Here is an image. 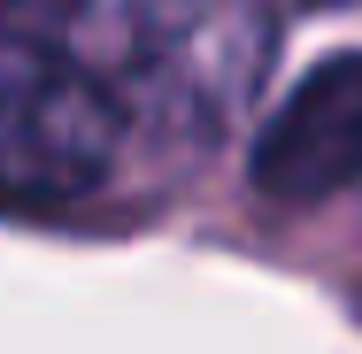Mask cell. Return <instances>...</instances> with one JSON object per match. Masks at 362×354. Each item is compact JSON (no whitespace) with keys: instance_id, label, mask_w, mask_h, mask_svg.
<instances>
[{"instance_id":"cell-1","label":"cell","mask_w":362,"mask_h":354,"mask_svg":"<svg viewBox=\"0 0 362 354\" xmlns=\"http://www.w3.org/2000/svg\"><path fill=\"white\" fill-rule=\"evenodd\" d=\"M262 47L255 0H0V216H162L247 108Z\"/></svg>"},{"instance_id":"cell-2","label":"cell","mask_w":362,"mask_h":354,"mask_svg":"<svg viewBox=\"0 0 362 354\" xmlns=\"http://www.w3.org/2000/svg\"><path fill=\"white\" fill-rule=\"evenodd\" d=\"M355 185H362V54H332L262 124L255 193L278 208H324Z\"/></svg>"},{"instance_id":"cell-3","label":"cell","mask_w":362,"mask_h":354,"mask_svg":"<svg viewBox=\"0 0 362 354\" xmlns=\"http://www.w3.org/2000/svg\"><path fill=\"white\" fill-rule=\"evenodd\" d=\"M308 8H339V0H308Z\"/></svg>"}]
</instances>
